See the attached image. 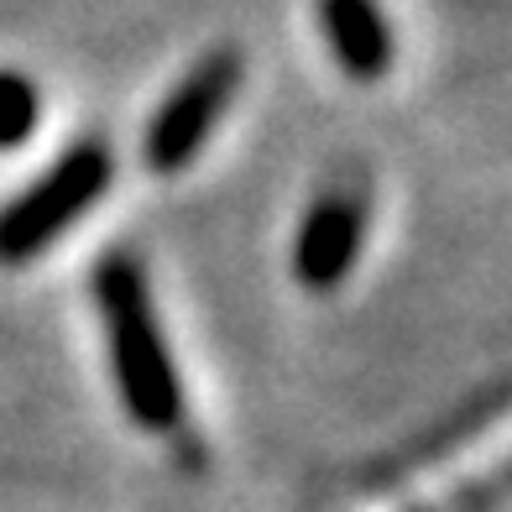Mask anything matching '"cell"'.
Masks as SVG:
<instances>
[{
	"label": "cell",
	"instance_id": "obj_1",
	"mask_svg": "<svg viewBox=\"0 0 512 512\" xmlns=\"http://www.w3.org/2000/svg\"><path fill=\"white\" fill-rule=\"evenodd\" d=\"M95 304L110 335V366H115V387L131 413V424H142L152 434H168L183 418V387L173 371V351L162 340V324L152 309L147 277L126 251L100 256L95 267Z\"/></svg>",
	"mask_w": 512,
	"mask_h": 512
},
{
	"label": "cell",
	"instance_id": "obj_2",
	"mask_svg": "<svg viewBox=\"0 0 512 512\" xmlns=\"http://www.w3.org/2000/svg\"><path fill=\"white\" fill-rule=\"evenodd\" d=\"M115 178L110 142H74L37 183H27L6 209H0V262L21 267L42 256L68 225H79Z\"/></svg>",
	"mask_w": 512,
	"mask_h": 512
},
{
	"label": "cell",
	"instance_id": "obj_3",
	"mask_svg": "<svg viewBox=\"0 0 512 512\" xmlns=\"http://www.w3.org/2000/svg\"><path fill=\"white\" fill-rule=\"evenodd\" d=\"M241 89V53H209L199 58L189 74L178 79V89L168 100L157 105V115L147 121L142 131V162L152 173H183L189 162L204 152L209 131L220 126V115L230 110V100H236Z\"/></svg>",
	"mask_w": 512,
	"mask_h": 512
},
{
	"label": "cell",
	"instance_id": "obj_4",
	"mask_svg": "<svg viewBox=\"0 0 512 512\" xmlns=\"http://www.w3.org/2000/svg\"><path fill=\"white\" fill-rule=\"evenodd\" d=\"M361 236H366V209L351 194H330L309 204V215L298 220L293 236V277L309 293H335L351 277L356 256H361Z\"/></svg>",
	"mask_w": 512,
	"mask_h": 512
},
{
	"label": "cell",
	"instance_id": "obj_5",
	"mask_svg": "<svg viewBox=\"0 0 512 512\" xmlns=\"http://www.w3.org/2000/svg\"><path fill=\"white\" fill-rule=\"evenodd\" d=\"M319 27L345 79L377 84L392 68V27L377 0H319Z\"/></svg>",
	"mask_w": 512,
	"mask_h": 512
},
{
	"label": "cell",
	"instance_id": "obj_6",
	"mask_svg": "<svg viewBox=\"0 0 512 512\" xmlns=\"http://www.w3.org/2000/svg\"><path fill=\"white\" fill-rule=\"evenodd\" d=\"M37 115H42L37 84L11 74V68H0V152L27 142V136L37 131Z\"/></svg>",
	"mask_w": 512,
	"mask_h": 512
}]
</instances>
